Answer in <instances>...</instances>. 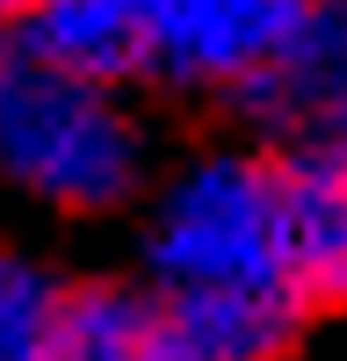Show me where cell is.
Instances as JSON below:
<instances>
[{
	"label": "cell",
	"mask_w": 347,
	"mask_h": 361,
	"mask_svg": "<svg viewBox=\"0 0 347 361\" xmlns=\"http://www.w3.org/2000/svg\"><path fill=\"white\" fill-rule=\"evenodd\" d=\"M22 8H29V0H0V22H15V15H22Z\"/></svg>",
	"instance_id": "cell-9"
},
{
	"label": "cell",
	"mask_w": 347,
	"mask_h": 361,
	"mask_svg": "<svg viewBox=\"0 0 347 361\" xmlns=\"http://www.w3.org/2000/svg\"><path fill=\"white\" fill-rule=\"evenodd\" d=\"M347 94V0H289L260 66L231 87V116L268 145L311 137Z\"/></svg>",
	"instance_id": "cell-3"
},
{
	"label": "cell",
	"mask_w": 347,
	"mask_h": 361,
	"mask_svg": "<svg viewBox=\"0 0 347 361\" xmlns=\"http://www.w3.org/2000/svg\"><path fill=\"white\" fill-rule=\"evenodd\" d=\"M66 282L73 275H58L44 253L0 246V361H51Z\"/></svg>",
	"instance_id": "cell-7"
},
{
	"label": "cell",
	"mask_w": 347,
	"mask_h": 361,
	"mask_svg": "<svg viewBox=\"0 0 347 361\" xmlns=\"http://www.w3.org/2000/svg\"><path fill=\"white\" fill-rule=\"evenodd\" d=\"M138 275L152 289H282L275 145H202L138 195Z\"/></svg>",
	"instance_id": "cell-2"
},
{
	"label": "cell",
	"mask_w": 347,
	"mask_h": 361,
	"mask_svg": "<svg viewBox=\"0 0 347 361\" xmlns=\"http://www.w3.org/2000/svg\"><path fill=\"white\" fill-rule=\"evenodd\" d=\"M51 361H159V289L145 275L66 282Z\"/></svg>",
	"instance_id": "cell-6"
},
{
	"label": "cell",
	"mask_w": 347,
	"mask_h": 361,
	"mask_svg": "<svg viewBox=\"0 0 347 361\" xmlns=\"http://www.w3.org/2000/svg\"><path fill=\"white\" fill-rule=\"evenodd\" d=\"M311 137H318V145H326V152L347 166V94H340V109H333V116H326V123H318Z\"/></svg>",
	"instance_id": "cell-8"
},
{
	"label": "cell",
	"mask_w": 347,
	"mask_h": 361,
	"mask_svg": "<svg viewBox=\"0 0 347 361\" xmlns=\"http://www.w3.org/2000/svg\"><path fill=\"white\" fill-rule=\"evenodd\" d=\"M152 173L159 137L130 87L51 66L0 22V195L95 224L138 209Z\"/></svg>",
	"instance_id": "cell-1"
},
{
	"label": "cell",
	"mask_w": 347,
	"mask_h": 361,
	"mask_svg": "<svg viewBox=\"0 0 347 361\" xmlns=\"http://www.w3.org/2000/svg\"><path fill=\"white\" fill-rule=\"evenodd\" d=\"M275 217H282V282L318 311H347V166L318 137L275 145Z\"/></svg>",
	"instance_id": "cell-4"
},
{
	"label": "cell",
	"mask_w": 347,
	"mask_h": 361,
	"mask_svg": "<svg viewBox=\"0 0 347 361\" xmlns=\"http://www.w3.org/2000/svg\"><path fill=\"white\" fill-rule=\"evenodd\" d=\"M29 51H44L51 66L109 80V87H138V0H29L8 22Z\"/></svg>",
	"instance_id": "cell-5"
}]
</instances>
